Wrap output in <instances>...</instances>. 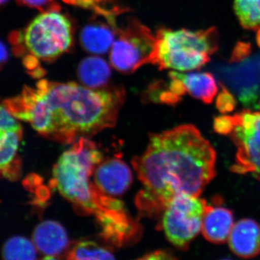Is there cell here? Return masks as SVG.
<instances>
[{
    "label": "cell",
    "instance_id": "1",
    "mask_svg": "<svg viewBox=\"0 0 260 260\" xmlns=\"http://www.w3.org/2000/svg\"><path fill=\"white\" fill-rule=\"evenodd\" d=\"M216 153L193 124L150 135L144 153L133 166L143 189L135 204L143 216H158L174 198L199 197L213 180Z\"/></svg>",
    "mask_w": 260,
    "mask_h": 260
},
{
    "label": "cell",
    "instance_id": "2",
    "mask_svg": "<svg viewBox=\"0 0 260 260\" xmlns=\"http://www.w3.org/2000/svg\"><path fill=\"white\" fill-rule=\"evenodd\" d=\"M122 89H94L41 80L3 103L17 119L63 144L114 127L124 101Z\"/></svg>",
    "mask_w": 260,
    "mask_h": 260
},
{
    "label": "cell",
    "instance_id": "3",
    "mask_svg": "<svg viewBox=\"0 0 260 260\" xmlns=\"http://www.w3.org/2000/svg\"><path fill=\"white\" fill-rule=\"evenodd\" d=\"M103 154L91 140L80 138L61 154L53 168V181L66 199L93 214L106 240L121 246L138 232L120 200L101 190L90 177L102 162Z\"/></svg>",
    "mask_w": 260,
    "mask_h": 260
},
{
    "label": "cell",
    "instance_id": "4",
    "mask_svg": "<svg viewBox=\"0 0 260 260\" xmlns=\"http://www.w3.org/2000/svg\"><path fill=\"white\" fill-rule=\"evenodd\" d=\"M153 64L159 69L200 70L219 49L216 29L192 30L161 28L157 32Z\"/></svg>",
    "mask_w": 260,
    "mask_h": 260
},
{
    "label": "cell",
    "instance_id": "5",
    "mask_svg": "<svg viewBox=\"0 0 260 260\" xmlns=\"http://www.w3.org/2000/svg\"><path fill=\"white\" fill-rule=\"evenodd\" d=\"M213 126L218 134L229 136L237 147L232 172L251 174L260 180V113L244 110L217 116Z\"/></svg>",
    "mask_w": 260,
    "mask_h": 260
},
{
    "label": "cell",
    "instance_id": "6",
    "mask_svg": "<svg viewBox=\"0 0 260 260\" xmlns=\"http://www.w3.org/2000/svg\"><path fill=\"white\" fill-rule=\"evenodd\" d=\"M72 41L70 20L56 10L38 15L23 34L25 47L32 56L43 60L60 56L69 49Z\"/></svg>",
    "mask_w": 260,
    "mask_h": 260
},
{
    "label": "cell",
    "instance_id": "7",
    "mask_svg": "<svg viewBox=\"0 0 260 260\" xmlns=\"http://www.w3.org/2000/svg\"><path fill=\"white\" fill-rule=\"evenodd\" d=\"M208 205L199 197L181 194L170 202L162 213V228L168 240L186 250L203 227Z\"/></svg>",
    "mask_w": 260,
    "mask_h": 260
},
{
    "label": "cell",
    "instance_id": "8",
    "mask_svg": "<svg viewBox=\"0 0 260 260\" xmlns=\"http://www.w3.org/2000/svg\"><path fill=\"white\" fill-rule=\"evenodd\" d=\"M156 36L150 29L133 19L119 30L111 49V62L115 69L130 73L145 64H153Z\"/></svg>",
    "mask_w": 260,
    "mask_h": 260
},
{
    "label": "cell",
    "instance_id": "9",
    "mask_svg": "<svg viewBox=\"0 0 260 260\" xmlns=\"http://www.w3.org/2000/svg\"><path fill=\"white\" fill-rule=\"evenodd\" d=\"M93 176L94 182L98 187L113 197L124 194L133 182L129 168L118 158H111L101 162Z\"/></svg>",
    "mask_w": 260,
    "mask_h": 260
},
{
    "label": "cell",
    "instance_id": "10",
    "mask_svg": "<svg viewBox=\"0 0 260 260\" xmlns=\"http://www.w3.org/2000/svg\"><path fill=\"white\" fill-rule=\"evenodd\" d=\"M32 242L46 259H54L60 255L69 245L64 228L54 220H45L39 224L32 233Z\"/></svg>",
    "mask_w": 260,
    "mask_h": 260
},
{
    "label": "cell",
    "instance_id": "11",
    "mask_svg": "<svg viewBox=\"0 0 260 260\" xmlns=\"http://www.w3.org/2000/svg\"><path fill=\"white\" fill-rule=\"evenodd\" d=\"M231 250L242 258H252L260 253V225L252 219L238 221L229 236Z\"/></svg>",
    "mask_w": 260,
    "mask_h": 260
},
{
    "label": "cell",
    "instance_id": "12",
    "mask_svg": "<svg viewBox=\"0 0 260 260\" xmlns=\"http://www.w3.org/2000/svg\"><path fill=\"white\" fill-rule=\"evenodd\" d=\"M234 225L232 210L223 207L207 206L202 232L208 242L218 244L227 242Z\"/></svg>",
    "mask_w": 260,
    "mask_h": 260
},
{
    "label": "cell",
    "instance_id": "13",
    "mask_svg": "<svg viewBox=\"0 0 260 260\" xmlns=\"http://www.w3.org/2000/svg\"><path fill=\"white\" fill-rule=\"evenodd\" d=\"M23 136V129L0 132V172L10 180H16L20 175L21 160L18 155L19 142Z\"/></svg>",
    "mask_w": 260,
    "mask_h": 260
},
{
    "label": "cell",
    "instance_id": "14",
    "mask_svg": "<svg viewBox=\"0 0 260 260\" xmlns=\"http://www.w3.org/2000/svg\"><path fill=\"white\" fill-rule=\"evenodd\" d=\"M169 76L176 77L180 79L185 85L187 93L205 104H211L218 93V85L211 73L170 72Z\"/></svg>",
    "mask_w": 260,
    "mask_h": 260
},
{
    "label": "cell",
    "instance_id": "15",
    "mask_svg": "<svg viewBox=\"0 0 260 260\" xmlns=\"http://www.w3.org/2000/svg\"><path fill=\"white\" fill-rule=\"evenodd\" d=\"M78 75L85 86L99 89L104 86L109 81L111 70L102 58L91 56L81 61L78 68Z\"/></svg>",
    "mask_w": 260,
    "mask_h": 260
},
{
    "label": "cell",
    "instance_id": "16",
    "mask_svg": "<svg viewBox=\"0 0 260 260\" xmlns=\"http://www.w3.org/2000/svg\"><path fill=\"white\" fill-rule=\"evenodd\" d=\"M82 46L85 50L93 54H104L112 47L114 34L104 25H89L80 34Z\"/></svg>",
    "mask_w": 260,
    "mask_h": 260
},
{
    "label": "cell",
    "instance_id": "17",
    "mask_svg": "<svg viewBox=\"0 0 260 260\" xmlns=\"http://www.w3.org/2000/svg\"><path fill=\"white\" fill-rule=\"evenodd\" d=\"M37 247L26 238L13 237L5 243L2 254L5 260H30L37 259Z\"/></svg>",
    "mask_w": 260,
    "mask_h": 260
},
{
    "label": "cell",
    "instance_id": "18",
    "mask_svg": "<svg viewBox=\"0 0 260 260\" xmlns=\"http://www.w3.org/2000/svg\"><path fill=\"white\" fill-rule=\"evenodd\" d=\"M65 258L68 259L99 260L114 259L115 256L110 251L96 243L82 241L68 249Z\"/></svg>",
    "mask_w": 260,
    "mask_h": 260
},
{
    "label": "cell",
    "instance_id": "19",
    "mask_svg": "<svg viewBox=\"0 0 260 260\" xmlns=\"http://www.w3.org/2000/svg\"><path fill=\"white\" fill-rule=\"evenodd\" d=\"M234 9L243 28H260V0H234Z\"/></svg>",
    "mask_w": 260,
    "mask_h": 260
},
{
    "label": "cell",
    "instance_id": "20",
    "mask_svg": "<svg viewBox=\"0 0 260 260\" xmlns=\"http://www.w3.org/2000/svg\"><path fill=\"white\" fill-rule=\"evenodd\" d=\"M219 85H220L221 90L217 98V109L222 114L232 112L237 107V100L225 85L221 83H219Z\"/></svg>",
    "mask_w": 260,
    "mask_h": 260
},
{
    "label": "cell",
    "instance_id": "21",
    "mask_svg": "<svg viewBox=\"0 0 260 260\" xmlns=\"http://www.w3.org/2000/svg\"><path fill=\"white\" fill-rule=\"evenodd\" d=\"M0 132L2 133H6V132L18 131L22 129L21 125L17 118L15 117L13 114L8 111V109L5 107L4 104H2L1 109H0Z\"/></svg>",
    "mask_w": 260,
    "mask_h": 260
},
{
    "label": "cell",
    "instance_id": "22",
    "mask_svg": "<svg viewBox=\"0 0 260 260\" xmlns=\"http://www.w3.org/2000/svg\"><path fill=\"white\" fill-rule=\"evenodd\" d=\"M20 4L29 7V8H36L43 12L56 10L58 11L59 6L56 4L55 0H18Z\"/></svg>",
    "mask_w": 260,
    "mask_h": 260
},
{
    "label": "cell",
    "instance_id": "23",
    "mask_svg": "<svg viewBox=\"0 0 260 260\" xmlns=\"http://www.w3.org/2000/svg\"><path fill=\"white\" fill-rule=\"evenodd\" d=\"M251 44L249 43L239 42L234 47L232 54V62L242 61L248 57L251 53Z\"/></svg>",
    "mask_w": 260,
    "mask_h": 260
},
{
    "label": "cell",
    "instance_id": "24",
    "mask_svg": "<svg viewBox=\"0 0 260 260\" xmlns=\"http://www.w3.org/2000/svg\"><path fill=\"white\" fill-rule=\"evenodd\" d=\"M143 259H177L172 253L165 250H157L140 258Z\"/></svg>",
    "mask_w": 260,
    "mask_h": 260
},
{
    "label": "cell",
    "instance_id": "25",
    "mask_svg": "<svg viewBox=\"0 0 260 260\" xmlns=\"http://www.w3.org/2000/svg\"><path fill=\"white\" fill-rule=\"evenodd\" d=\"M63 1L68 3V4L88 8L96 7L98 4L104 1V0H63Z\"/></svg>",
    "mask_w": 260,
    "mask_h": 260
},
{
    "label": "cell",
    "instance_id": "26",
    "mask_svg": "<svg viewBox=\"0 0 260 260\" xmlns=\"http://www.w3.org/2000/svg\"><path fill=\"white\" fill-rule=\"evenodd\" d=\"M8 59V51L6 50V48L5 47L4 44L2 43L1 44V61L2 63L4 62V61Z\"/></svg>",
    "mask_w": 260,
    "mask_h": 260
},
{
    "label": "cell",
    "instance_id": "27",
    "mask_svg": "<svg viewBox=\"0 0 260 260\" xmlns=\"http://www.w3.org/2000/svg\"><path fill=\"white\" fill-rule=\"evenodd\" d=\"M256 43H257V45L259 46L260 48V28L257 30V34H256Z\"/></svg>",
    "mask_w": 260,
    "mask_h": 260
},
{
    "label": "cell",
    "instance_id": "28",
    "mask_svg": "<svg viewBox=\"0 0 260 260\" xmlns=\"http://www.w3.org/2000/svg\"><path fill=\"white\" fill-rule=\"evenodd\" d=\"M8 0H1V3L2 5L4 4V3H6V2H8Z\"/></svg>",
    "mask_w": 260,
    "mask_h": 260
},
{
    "label": "cell",
    "instance_id": "29",
    "mask_svg": "<svg viewBox=\"0 0 260 260\" xmlns=\"http://www.w3.org/2000/svg\"><path fill=\"white\" fill-rule=\"evenodd\" d=\"M259 109H260V102H259Z\"/></svg>",
    "mask_w": 260,
    "mask_h": 260
}]
</instances>
